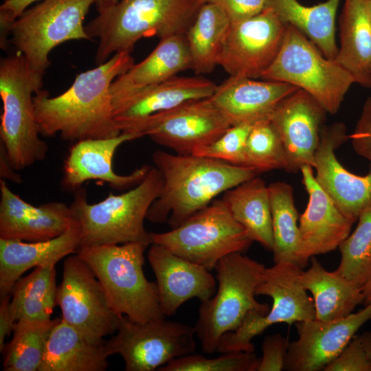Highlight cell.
Wrapping results in <instances>:
<instances>
[{"label": "cell", "instance_id": "obj_22", "mask_svg": "<svg viewBox=\"0 0 371 371\" xmlns=\"http://www.w3.org/2000/svg\"><path fill=\"white\" fill-rule=\"evenodd\" d=\"M0 238L43 241L63 234L74 216L69 205L60 201L34 206L0 180Z\"/></svg>", "mask_w": 371, "mask_h": 371}, {"label": "cell", "instance_id": "obj_5", "mask_svg": "<svg viewBox=\"0 0 371 371\" xmlns=\"http://www.w3.org/2000/svg\"><path fill=\"white\" fill-rule=\"evenodd\" d=\"M150 245L128 243L80 247L76 254L91 268L112 309L137 322L164 317L156 282L146 278L144 252Z\"/></svg>", "mask_w": 371, "mask_h": 371}, {"label": "cell", "instance_id": "obj_23", "mask_svg": "<svg viewBox=\"0 0 371 371\" xmlns=\"http://www.w3.org/2000/svg\"><path fill=\"white\" fill-rule=\"evenodd\" d=\"M217 85L201 76H175L112 100L114 118L121 132L153 114L184 102L211 97Z\"/></svg>", "mask_w": 371, "mask_h": 371}, {"label": "cell", "instance_id": "obj_43", "mask_svg": "<svg viewBox=\"0 0 371 371\" xmlns=\"http://www.w3.org/2000/svg\"><path fill=\"white\" fill-rule=\"evenodd\" d=\"M219 5L232 22L260 14L267 9V0H203Z\"/></svg>", "mask_w": 371, "mask_h": 371}, {"label": "cell", "instance_id": "obj_3", "mask_svg": "<svg viewBox=\"0 0 371 371\" xmlns=\"http://www.w3.org/2000/svg\"><path fill=\"white\" fill-rule=\"evenodd\" d=\"M203 3V0H119L98 12L85 25L91 41H99L96 64L105 63L112 54H131L142 38L186 34Z\"/></svg>", "mask_w": 371, "mask_h": 371}, {"label": "cell", "instance_id": "obj_26", "mask_svg": "<svg viewBox=\"0 0 371 371\" xmlns=\"http://www.w3.org/2000/svg\"><path fill=\"white\" fill-rule=\"evenodd\" d=\"M191 67L186 34L161 38L146 58L114 80L110 87L111 100L166 81Z\"/></svg>", "mask_w": 371, "mask_h": 371}, {"label": "cell", "instance_id": "obj_6", "mask_svg": "<svg viewBox=\"0 0 371 371\" xmlns=\"http://www.w3.org/2000/svg\"><path fill=\"white\" fill-rule=\"evenodd\" d=\"M43 75L19 52L1 58L0 144L17 171L43 160L48 153L47 144L40 137L34 103V95L42 89Z\"/></svg>", "mask_w": 371, "mask_h": 371}, {"label": "cell", "instance_id": "obj_42", "mask_svg": "<svg viewBox=\"0 0 371 371\" xmlns=\"http://www.w3.org/2000/svg\"><path fill=\"white\" fill-rule=\"evenodd\" d=\"M355 151L371 166V97L364 102L353 133L349 135Z\"/></svg>", "mask_w": 371, "mask_h": 371}, {"label": "cell", "instance_id": "obj_49", "mask_svg": "<svg viewBox=\"0 0 371 371\" xmlns=\"http://www.w3.org/2000/svg\"><path fill=\"white\" fill-rule=\"evenodd\" d=\"M119 0H95V5L98 12L116 3Z\"/></svg>", "mask_w": 371, "mask_h": 371}, {"label": "cell", "instance_id": "obj_7", "mask_svg": "<svg viewBox=\"0 0 371 371\" xmlns=\"http://www.w3.org/2000/svg\"><path fill=\"white\" fill-rule=\"evenodd\" d=\"M265 269L241 252L230 254L217 263V291L201 302L194 326L204 352H216L221 337L237 330L249 315L268 313L269 305L255 297Z\"/></svg>", "mask_w": 371, "mask_h": 371}, {"label": "cell", "instance_id": "obj_12", "mask_svg": "<svg viewBox=\"0 0 371 371\" xmlns=\"http://www.w3.org/2000/svg\"><path fill=\"white\" fill-rule=\"evenodd\" d=\"M195 335L194 326L164 317L137 322L122 315L115 335L104 342V349L108 357L120 355L126 371H153L194 353Z\"/></svg>", "mask_w": 371, "mask_h": 371}, {"label": "cell", "instance_id": "obj_27", "mask_svg": "<svg viewBox=\"0 0 371 371\" xmlns=\"http://www.w3.org/2000/svg\"><path fill=\"white\" fill-rule=\"evenodd\" d=\"M340 40L334 60L353 77L355 83L371 89V23L366 0H345Z\"/></svg>", "mask_w": 371, "mask_h": 371}, {"label": "cell", "instance_id": "obj_15", "mask_svg": "<svg viewBox=\"0 0 371 371\" xmlns=\"http://www.w3.org/2000/svg\"><path fill=\"white\" fill-rule=\"evenodd\" d=\"M286 30V24L270 8L232 22L218 65L229 76L260 78L278 55Z\"/></svg>", "mask_w": 371, "mask_h": 371}, {"label": "cell", "instance_id": "obj_47", "mask_svg": "<svg viewBox=\"0 0 371 371\" xmlns=\"http://www.w3.org/2000/svg\"><path fill=\"white\" fill-rule=\"evenodd\" d=\"M358 337L371 361V330L358 335Z\"/></svg>", "mask_w": 371, "mask_h": 371}, {"label": "cell", "instance_id": "obj_50", "mask_svg": "<svg viewBox=\"0 0 371 371\" xmlns=\"http://www.w3.org/2000/svg\"><path fill=\"white\" fill-rule=\"evenodd\" d=\"M367 11L371 23V0H366Z\"/></svg>", "mask_w": 371, "mask_h": 371}, {"label": "cell", "instance_id": "obj_44", "mask_svg": "<svg viewBox=\"0 0 371 371\" xmlns=\"http://www.w3.org/2000/svg\"><path fill=\"white\" fill-rule=\"evenodd\" d=\"M41 0H5L0 6V45L5 49L8 45V36L14 21L34 2Z\"/></svg>", "mask_w": 371, "mask_h": 371}, {"label": "cell", "instance_id": "obj_17", "mask_svg": "<svg viewBox=\"0 0 371 371\" xmlns=\"http://www.w3.org/2000/svg\"><path fill=\"white\" fill-rule=\"evenodd\" d=\"M348 139L349 135L343 123L324 126L313 168L319 186L339 210L355 222L361 212L371 204V166L368 174L359 176L349 172L341 164L335 150Z\"/></svg>", "mask_w": 371, "mask_h": 371}, {"label": "cell", "instance_id": "obj_24", "mask_svg": "<svg viewBox=\"0 0 371 371\" xmlns=\"http://www.w3.org/2000/svg\"><path fill=\"white\" fill-rule=\"evenodd\" d=\"M299 88L282 82L229 76L210 97L232 126L269 118L276 106Z\"/></svg>", "mask_w": 371, "mask_h": 371}, {"label": "cell", "instance_id": "obj_33", "mask_svg": "<svg viewBox=\"0 0 371 371\" xmlns=\"http://www.w3.org/2000/svg\"><path fill=\"white\" fill-rule=\"evenodd\" d=\"M273 231L274 262H291L302 269L300 256L299 215L291 185L277 181L269 186Z\"/></svg>", "mask_w": 371, "mask_h": 371}, {"label": "cell", "instance_id": "obj_20", "mask_svg": "<svg viewBox=\"0 0 371 371\" xmlns=\"http://www.w3.org/2000/svg\"><path fill=\"white\" fill-rule=\"evenodd\" d=\"M309 165L303 166L302 182L308 202L299 218L300 256L306 267L311 257L336 249L349 236L355 223L347 218L317 183Z\"/></svg>", "mask_w": 371, "mask_h": 371}, {"label": "cell", "instance_id": "obj_28", "mask_svg": "<svg viewBox=\"0 0 371 371\" xmlns=\"http://www.w3.org/2000/svg\"><path fill=\"white\" fill-rule=\"evenodd\" d=\"M108 357L104 343L88 341L61 318L49 334L38 371H104Z\"/></svg>", "mask_w": 371, "mask_h": 371}, {"label": "cell", "instance_id": "obj_18", "mask_svg": "<svg viewBox=\"0 0 371 371\" xmlns=\"http://www.w3.org/2000/svg\"><path fill=\"white\" fill-rule=\"evenodd\" d=\"M327 111L309 93L298 89L284 98L269 119L282 140L286 171L297 172L303 166L313 168Z\"/></svg>", "mask_w": 371, "mask_h": 371}, {"label": "cell", "instance_id": "obj_37", "mask_svg": "<svg viewBox=\"0 0 371 371\" xmlns=\"http://www.w3.org/2000/svg\"><path fill=\"white\" fill-rule=\"evenodd\" d=\"M245 166L257 173L286 168L282 140L269 118L256 122L247 139Z\"/></svg>", "mask_w": 371, "mask_h": 371}, {"label": "cell", "instance_id": "obj_32", "mask_svg": "<svg viewBox=\"0 0 371 371\" xmlns=\"http://www.w3.org/2000/svg\"><path fill=\"white\" fill-rule=\"evenodd\" d=\"M231 23L219 5L207 2L201 6L186 34L191 69L195 74L210 73L218 65Z\"/></svg>", "mask_w": 371, "mask_h": 371}, {"label": "cell", "instance_id": "obj_35", "mask_svg": "<svg viewBox=\"0 0 371 371\" xmlns=\"http://www.w3.org/2000/svg\"><path fill=\"white\" fill-rule=\"evenodd\" d=\"M60 318L18 320L3 352L4 371H38L49 334Z\"/></svg>", "mask_w": 371, "mask_h": 371}, {"label": "cell", "instance_id": "obj_10", "mask_svg": "<svg viewBox=\"0 0 371 371\" xmlns=\"http://www.w3.org/2000/svg\"><path fill=\"white\" fill-rule=\"evenodd\" d=\"M94 3L95 0H41L12 24L8 44L44 74L50 65L49 54L56 47L71 40L91 41L84 20Z\"/></svg>", "mask_w": 371, "mask_h": 371}, {"label": "cell", "instance_id": "obj_41", "mask_svg": "<svg viewBox=\"0 0 371 371\" xmlns=\"http://www.w3.org/2000/svg\"><path fill=\"white\" fill-rule=\"evenodd\" d=\"M289 342L280 334L265 337L262 344V357L258 371H280L284 369Z\"/></svg>", "mask_w": 371, "mask_h": 371}, {"label": "cell", "instance_id": "obj_48", "mask_svg": "<svg viewBox=\"0 0 371 371\" xmlns=\"http://www.w3.org/2000/svg\"><path fill=\"white\" fill-rule=\"evenodd\" d=\"M363 296V304L366 306L371 304V277L361 289Z\"/></svg>", "mask_w": 371, "mask_h": 371}, {"label": "cell", "instance_id": "obj_19", "mask_svg": "<svg viewBox=\"0 0 371 371\" xmlns=\"http://www.w3.org/2000/svg\"><path fill=\"white\" fill-rule=\"evenodd\" d=\"M140 134L121 132L109 138L88 139L74 143L65 161L62 186L76 191L88 181L106 183L113 189L123 190L138 185L151 167L143 165L128 175L115 172L113 159L123 143L142 137Z\"/></svg>", "mask_w": 371, "mask_h": 371}, {"label": "cell", "instance_id": "obj_36", "mask_svg": "<svg viewBox=\"0 0 371 371\" xmlns=\"http://www.w3.org/2000/svg\"><path fill=\"white\" fill-rule=\"evenodd\" d=\"M357 220L355 231L339 246L341 261L335 271L361 289L371 277V204Z\"/></svg>", "mask_w": 371, "mask_h": 371}, {"label": "cell", "instance_id": "obj_13", "mask_svg": "<svg viewBox=\"0 0 371 371\" xmlns=\"http://www.w3.org/2000/svg\"><path fill=\"white\" fill-rule=\"evenodd\" d=\"M63 269L56 292L62 319L88 341L104 343L105 337L117 331L121 316L111 307L91 268L76 254L65 259Z\"/></svg>", "mask_w": 371, "mask_h": 371}, {"label": "cell", "instance_id": "obj_1", "mask_svg": "<svg viewBox=\"0 0 371 371\" xmlns=\"http://www.w3.org/2000/svg\"><path fill=\"white\" fill-rule=\"evenodd\" d=\"M133 64L130 53H117L78 74L70 87L57 96L40 90L34 95V103L41 134L52 137L58 133L62 139L74 143L120 135L110 87Z\"/></svg>", "mask_w": 371, "mask_h": 371}, {"label": "cell", "instance_id": "obj_40", "mask_svg": "<svg viewBox=\"0 0 371 371\" xmlns=\"http://www.w3.org/2000/svg\"><path fill=\"white\" fill-rule=\"evenodd\" d=\"M324 371H371V361L358 336H355Z\"/></svg>", "mask_w": 371, "mask_h": 371}, {"label": "cell", "instance_id": "obj_21", "mask_svg": "<svg viewBox=\"0 0 371 371\" xmlns=\"http://www.w3.org/2000/svg\"><path fill=\"white\" fill-rule=\"evenodd\" d=\"M148 260L154 272L161 311L174 315L192 298L201 302L216 292V279L210 271L174 254L165 247L152 243Z\"/></svg>", "mask_w": 371, "mask_h": 371}, {"label": "cell", "instance_id": "obj_11", "mask_svg": "<svg viewBox=\"0 0 371 371\" xmlns=\"http://www.w3.org/2000/svg\"><path fill=\"white\" fill-rule=\"evenodd\" d=\"M302 269L291 262H280L265 269L256 295L272 299L266 315H249L235 331L224 334L216 352H254L252 339L269 326L278 324H292L316 318L313 299L304 289L301 279Z\"/></svg>", "mask_w": 371, "mask_h": 371}, {"label": "cell", "instance_id": "obj_4", "mask_svg": "<svg viewBox=\"0 0 371 371\" xmlns=\"http://www.w3.org/2000/svg\"><path fill=\"white\" fill-rule=\"evenodd\" d=\"M163 186L161 173L151 167L132 189L120 194L110 193L96 203H89L85 188L75 191L69 207L80 226V247L128 243L150 245V232L146 231L144 222Z\"/></svg>", "mask_w": 371, "mask_h": 371}, {"label": "cell", "instance_id": "obj_34", "mask_svg": "<svg viewBox=\"0 0 371 371\" xmlns=\"http://www.w3.org/2000/svg\"><path fill=\"white\" fill-rule=\"evenodd\" d=\"M55 267H38L20 278L11 293V305L16 320L50 319L56 306Z\"/></svg>", "mask_w": 371, "mask_h": 371}, {"label": "cell", "instance_id": "obj_2", "mask_svg": "<svg viewBox=\"0 0 371 371\" xmlns=\"http://www.w3.org/2000/svg\"><path fill=\"white\" fill-rule=\"evenodd\" d=\"M153 161L164 178L159 196L146 220L168 222L171 229L210 205L215 197L254 177L253 169L194 154H171L157 150Z\"/></svg>", "mask_w": 371, "mask_h": 371}, {"label": "cell", "instance_id": "obj_29", "mask_svg": "<svg viewBox=\"0 0 371 371\" xmlns=\"http://www.w3.org/2000/svg\"><path fill=\"white\" fill-rule=\"evenodd\" d=\"M301 279L313 297L316 319L333 321L347 317L363 302L361 289L336 271H327L315 256Z\"/></svg>", "mask_w": 371, "mask_h": 371}, {"label": "cell", "instance_id": "obj_45", "mask_svg": "<svg viewBox=\"0 0 371 371\" xmlns=\"http://www.w3.org/2000/svg\"><path fill=\"white\" fill-rule=\"evenodd\" d=\"M11 295L0 298V352L5 346V341L10 336L16 322L12 305Z\"/></svg>", "mask_w": 371, "mask_h": 371}, {"label": "cell", "instance_id": "obj_30", "mask_svg": "<svg viewBox=\"0 0 371 371\" xmlns=\"http://www.w3.org/2000/svg\"><path fill=\"white\" fill-rule=\"evenodd\" d=\"M341 0H328L306 6L297 0H267L271 9L286 25L309 39L327 58L334 60L339 48L335 40V17Z\"/></svg>", "mask_w": 371, "mask_h": 371}, {"label": "cell", "instance_id": "obj_39", "mask_svg": "<svg viewBox=\"0 0 371 371\" xmlns=\"http://www.w3.org/2000/svg\"><path fill=\"white\" fill-rule=\"evenodd\" d=\"M254 124L231 126L214 142L196 149L192 154L245 166L246 142Z\"/></svg>", "mask_w": 371, "mask_h": 371}, {"label": "cell", "instance_id": "obj_9", "mask_svg": "<svg viewBox=\"0 0 371 371\" xmlns=\"http://www.w3.org/2000/svg\"><path fill=\"white\" fill-rule=\"evenodd\" d=\"M150 240L209 271L223 257L243 253L253 243L222 199L213 201L168 232H150Z\"/></svg>", "mask_w": 371, "mask_h": 371}, {"label": "cell", "instance_id": "obj_31", "mask_svg": "<svg viewBox=\"0 0 371 371\" xmlns=\"http://www.w3.org/2000/svg\"><path fill=\"white\" fill-rule=\"evenodd\" d=\"M250 238L273 249L272 215L269 186L254 177L228 190L221 199Z\"/></svg>", "mask_w": 371, "mask_h": 371}, {"label": "cell", "instance_id": "obj_14", "mask_svg": "<svg viewBox=\"0 0 371 371\" xmlns=\"http://www.w3.org/2000/svg\"><path fill=\"white\" fill-rule=\"evenodd\" d=\"M232 125L210 97L149 115L124 132L148 136L180 155L214 142Z\"/></svg>", "mask_w": 371, "mask_h": 371}, {"label": "cell", "instance_id": "obj_16", "mask_svg": "<svg viewBox=\"0 0 371 371\" xmlns=\"http://www.w3.org/2000/svg\"><path fill=\"white\" fill-rule=\"evenodd\" d=\"M371 319V304L356 313L333 320L316 318L295 323L298 338L289 343L284 370L318 371L333 361Z\"/></svg>", "mask_w": 371, "mask_h": 371}, {"label": "cell", "instance_id": "obj_46", "mask_svg": "<svg viewBox=\"0 0 371 371\" xmlns=\"http://www.w3.org/2000/svg\"><path fill=\"white\" fill-rule=\"evenodd\" d=\"M10 163L3 146L0 144V176L1 179L11 182L20 183L23 179Z\"/></svg>", "mask_w": 371, "mask_h": 371}, {"label": "cell", "instance_id": "obj_38", "mask_svg": "<svg viewBox=\"0 0 371 371\" xmlns=\"http://www.w3.org/2000/svg\"><path fill=\"white\" fill-rule=\"evenodd\" d=\"M260 359L254 352H229L216 358L190 354L170 361L158 371H255Z\"/></svg>", "mask_w": 371, "mask_h": 371}, {"label": "cell", "instance_id": "obj_25", "mask_svg": "<svg viewBox=\"0 0 371 371\" xmlns=\"http://www.w3.org/2000/svg\"><path fill=\"white\" fill-rule=\"evenodd\" d=\"M81 230L74 217L61 235L43 241L25 242L0 238V298L10 295L16 282L32 268L55 267L61 259L76 254Z\"/></svg>", "mask_w": 371, "mask_h": 371}, {"label": "cell", "instance_id": "obj_8", "mask_svg": "<svg viewBox=\"0 0 371 371\" xmlns=\"http://www.w3.org/2000/svg\"><path fill=\"white\" fill-rule=\"evenodd\" d=\"M286 82L305 91L330 114L340 108L353 77L294 27L286 25L281 47L260 78Z\"/></svg>", "mask_w": 371, "mask_h": 371}]
</instances>
